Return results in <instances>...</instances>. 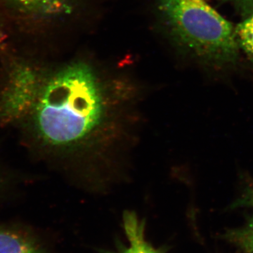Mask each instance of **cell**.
Listing matches in <instances>:
<instances>
[{
  "label": "cell",
  "instance_id": "3957f363",
  "mask_svg": "<svg viewBox=\"0 0 253 253\" xmlns=\"http://www.w3.org/2000/svg\"><path fill=\"white\" fill-rule=\"evenodd\" d=\"M18 11L34 17H53L68 14L71 0H3Z\"/></svg>",
  "mask_w": 253,
  "mask_h": 253
},
{
  "label": "cell",
  "instance_id": "ba28073f",
  "mask_svg": "<svg viewBox=\"0 0 253 253\" xmlns=\"http://www.w3.org/2000/svg\"><path fill=\"white\" fill-rule=\"evenodd\" d=\"M239 197L234 202V207L253 206V180L246 179Z\"/></svg>",
  "mask_w": 253,
  "mask_h": 253
},
{
  "label": "cell",
  "instance_id": "6da1fadb",
  "mask_svg": "<svg viewBox=\"0 0 253 253\" xmlns=\"http://www.w3.org/2000/svg\"><path fill=\"white\" fill-rule=\"evenodd\" d=\"M102 97L94 73L84 63L49 77L20 63L11 68L0 96V120L31 129L52 146L77 143L101 122Z\"/></svg>",
  "mask_w": 253,
  "mask_h": 253
},
{
  "label": "cell",
  "instance_id": "5b68a950",
  "mask_svg": "<svg viewBox=\"0 0 253 253\" xmlns=\"http://www.w3.org/2000/svg\"><path fill=\"white\" fill-rule=\"evenodd\" d=\"M0 253H40L29 240L15 233L0 229Z\"/></svg>",
  "mask_w": 253,
  "mask_h": 253
},
{
  "label": "cell",
  "instance_id": "9c48e42d",
  "mask_svg": "<svg viewBox=\"0 0 253 253\" xmlns=\"http://www.w3.org/2000/svg\"><path fill=\"white\" fill-rule=\"evenodd\" d=\"M230 3L243 19L253 14V0H223Z\"/></svg>",
  "mask_w": 253,
  "mask_h": 253
},
{
  "label": "cell",
  "instance_id": "7a4b0ae2",
  "mask_svg": "<svg viewBox=\"0 0 253 253\" xmlns=\"http://www.w3.org/2000/svg\"><path fill=\"white\" fill-rule=\"evenodd\" d=\"M160 9L178 42L198 59L216 70L239 59L236 27L206 0H158Z\"/></svg>",
  "mask_w": 253,
  "mask_h": 253
},
{
  "label": "cell",
  "instance_id": "52a82bcc",
  "mask_svg": "<svg viewBox=\"0 0 253 253\" xmlns=\"http://www.w3.org/2000/svg\"><path fill=\"white\" fill-rule=\"evenodd\" d=\"M228 237L246 253H253V216L245 225L231 231Z\"/></svg>",
  "mask_w": 253,
  "mask_h": 253
},
{
  "label": "cell",
  "instance_id": "8992f818",
  "mask_svg": "<svg viewBox=\"0 0 253 253\" xmlns=\"http://www.w3.org/2000/svg\"><path fill=\"white\" fill-rule=\"evenodd\" d=\"M236 33L241 50L253 66V14L236 26Z\"/></svg>",
  "mask_w": 253,
  "mask_h": 253
},
{
  "label": "cell",
  "instance_id": "277c9868",
  "mask_svg": "<svg viewBox=\"0 0 253 253\" xmlns=\"http://www.w3.org/2000/svg\"><path fill=\"white\" fill-rule=\"evenodd\" d=\"M123 223L129 247L119 253H162L145 241V222L138 218L135 212L126 211L123 214Z\"/></svg>",
  "mask_w": 253,
  "mask_h": 253
}]
</instances>
